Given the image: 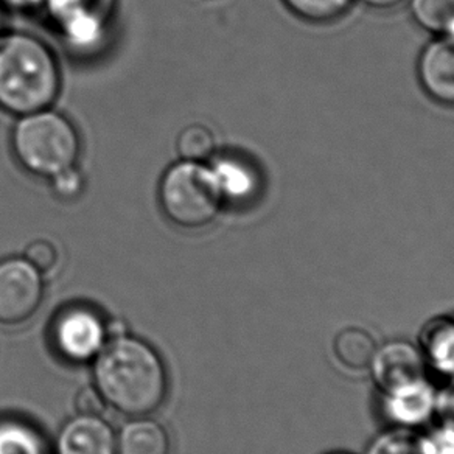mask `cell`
<instances>
[{
  "label": "cell",
  "instance_id": "1",
  "mask_svg": "<svg viewBox=\"0 0 454 454\" xmlns=\"http://www.w3.org/2000/svg\"><path fill=\"white\" fill-rule=\"evenodd\" d=\"M94 386L106 406L123 416H150L167 400L168 373L153 346L125 334L107 340L95 358Z\"/></svg>",
  "mask_w": 454,
  "mask_h": 454
},
{
  "label": "cell",
  "instance_id": "2",
  "mask_svg": "<svg viewBox=\"0 0 454 454\" xmlns=\"http://www.w3.org/2000/svg\"><path fill=\"white\" fill-rule=\"evenodd\" d=\"M61 90V70L41 39L13 33L0 38V109L27 115L51 109Z\"/></svg>",
  "mask_w": 454,
  "mask_h": 454
},
{
  "label": "cell",
  "instance_id": "3",
  "mask_svg": "<svg viewBox=\"0 0 454 454\" xmlns=\"http://www.w3.org/2000/svg\"><path fill=\"white\" fill-rule=\"evenodd\" d=\"M20 164L33 175L53 177L75 167L80 137L75 127L51 109L22 115L12 136Z\"/></svg>",
  "mask_w": 454,
  "mask_h": 454
},
{
  "label": "cell",
  "instance_id": "4",
  "mask_svg": "<svg viewBox=\"0 0 454 454\" xmlns=\"http://www.w3.org/2000/svg\"><path fill=\"white\" fill-rule=\"evenodd\" d=\"M224 201L210 165L179 160L165 171L159 184V202L175 224L198 229L210 224Z\"/></svg>",
  "mask_w": 454,
  "mask_h": 454
},
{
  "label": "cell",
  "instance_id": "5",
  "mask_svg": "<svg viewBox=\"0 0 454 454\" xmlns=\"http://www.w3.org/2000/svg\"><path fill=\"white\" fill-rule=\"evenodd\" d=\"M51 340L64 361L84 364L94 361L106 346V321L94 309L74 305L53 319Z\"/></svg>",
  "mask_w": 454,
  "mask_h": 454
},
{
  "label": "cell",
  "instance_id": "6",
  "mask_svg": "<svg viewBox=\"0 0 454 454\" xmlns=\"http://www.w3.org/2000/svg\"><path fill=\"white\" fill-rule=\"evenodd\" d=\"M44 301L43 274L24 257L0 262V325L18 327L38 313Z\"/></svg>",
  "mask_w": 454,
  "mask_h": 454
},
{
  "label": "cell",
  "instance_id": "7",
  "mask_svg": "<svg viewBox=\"0 0 454 454\" xmlns=\"http://www.w3.org/2000/svg\"><path fill=\"white\" fill-rule=\"evenodd\" d=\"M379 412L387 428L417 433L437 417L439 387L431 377L379 391Z\"/></svg>",
  "mask_w": 454,
  "mask_h": 454
},
{
  "label": "cell",
  "instance_id": "8",
  "mask_svg": "<svg viewBox=\"0 0 454 454\" xmlns=\"http://www.w3.org/2000/svg\"><path fill=\"white\" fill-rule=\"evenodd\" d=\"M367 372L371 373L377 391L429 377L428 366L419 344L403 338L379 344Z\"/></svg>",
  "mask_w": 454,
  "mask_h": 454
},
{
  "label": "cell",
  "instance_id": "9",
  "mask_svg": "<svg viewBox=\"0 0 454 454\" xmlns=\"http://www.w3.org/2000/svg\"><path fill=\"white\" fill-rule=\"evenodd\" d=\"M61 27L64 38L76 47L100 39L111 0H41Z\"/></svg>",
  "mask_w": 454,
  "mask_h": 454
},
{
  "label": "cell",
  "instance_id": "10",
  "mask_svg": "<svg viewBox=\"0 0 454 454\" xmlns=\"http://www.w3.org/2000/svg\"><path fill=\"white\" fill-rule=\"evenodd\" d=\"M423 90L437 103L454 106V38L435 36L423 47L417 63Z\"/></svg>",
  "mask_w": 454,
  "mask_h": 454
},
{
  "label": "cell",
  "instance_id": "11",
  "mask_svg": "<svg viewBox=\"0 0 454 454\" xmlns=\"http://www.w3.org/2000/svg\"><path fill=\"white\" fill-rule=\"evenodd\" d=\"M55 453L117 454V434L100 416L78 414L59 429Z\"/></svg>",
  "mask_w": 454,
  "mask_h": 454
},
{
  "label": "cell",
  "instance_id": "12",
  "mask_svg": "<svg viewBox=\"0 0 454 454\" xmlns=\"http://www.w3.org/2000/svg\"><path fill=\"white\" fill-rule=\"evenodd\" d=\"M429 373L454 380V313H443L425 322L419 340Z\"/></svg>",
  "mask_w": 454,
  "mask_h": 454
},
{
  "label": "cell",
  "instance_id": "13",
  "mask_svg": "<svg viewBox=\"0 0 454 454\" xmlns=\"http://www.w3.org/2000/svg\"><path fill=\"white\" fill-rule=\"evenodd\" d=\"M167 429L148 416L133 417L117 434V454H170Z\"/></svg>",
  "mask_w": 454,
  "mask_h": 454
},
{
  "label": "cell",
  "instance_id": "14",
  "mask_svg": "<svg viewBox=\"0 0 454 454\" xmlns=\"http://www.w3.org/2000/svg\"><path fill=\"white\" fill-rule=\"evenodd\" d=\"M379 342L366 328L348 325L334 334L332 342L333 358L342 369L364 372L372 363Z\"/></svg>",
  "mask_w": 454,
  "mask_h": 454
},
{
  "label": "cell",
  "instance_id": "15",
  "mask_svg": "<svg viewBox=\"0 0 454 454\" xmlns=\"http://www.w3.org/2000/svg\"><path fill=\"white\" fill-rule=\"evenodd\" d=\"M224 200L245 201L259 189V179L243 160L223 158L210 165Z\"/></svg>",
  "mask_w": 454,
  "mask_h": 454
},
{
  "label": "cell",
  "instance_id": "16",
  "mask_svg": "<svg viewBox=\"0 0 454 454\" xmlns=\"http://www.w3.org/2000/svg\"><path fill=\"white\" fill-rule=\"evenodd\" d=\"M412 20L434 36L454 28V0H410Z\"/></svg>",
  "mask_w": 454,
  "mask_h": 454
},
{
  "label": "cell",
  "instance_id": "17",
  "mask_svg": "<svg viewBox=\"0 0 454 454\" xmlns=\"http://www.w3.org/2000/svg\"><path fill=\"white\" fill-rule=\"evenodd\" d=\"M0 454H45L44 442L27 423L0 422Z\"/></svg>",
  "mask_w": 454,
  "mask_h": 454
},
{
  "label": "cell",
  "instance_id": "18",
  "mask_svg": "<svg viewBox=\"0 0 454 454\" xmlns=\"http://www.w3.org/2000/svg\"><path fill=\"white\" fill-rule=\"evenodd\" d=\"M355 0H284L291 13L301 20L325 24L348 13Z\"/></svg>",
  "mask_w": 454,
  "mask_h": 454
},
{
  "label": "cell",
  "instance_id": "19",
  "mask_svg": "<svg viewBox=\"0 0 454 454\" xmlns=\"http://www.w3.org/2000/svg\"><path fill=\"white\" fill-rule=\"evenodd\" d=\"M176 150L183 160L204 162L214 154V134L202 123H192L177 136Z\"/></svg>",
  "mask_w": 454,
  "mask_h": 454
},
{
  "label": "cell",
  "instance_id": "20",
  "mask_svg": "<svg viewBox=\"0 0 454 454\" xmlns=\"http://www.w3.org/2000/svg\"><path fill=\"white\" fill-rule=\"evenodd\" d=\"M419 454H454V423L442 417L416 433Z\"/></svg>",
  "mask_w": 454,
  "mask_h": 454
},
{
  "label": "cell",
  "instance_id": "21",
  "mask_svg": "<svg viewBox=\"0 0 454 454\" xmlns=\"http://www.w3.org/2000/svg\"><path fill=\"white\" fill-rule=\"evenodd\" d=\"M363 454H419L416 433L386 427L367 443Z\"/></svg>",
  "mask_w": 454,
  "mask_h": 454
},
{
  "label": "cell",
  "instance_id": "22",
  "mask_svg": "<svg viewBox=\"0 0 454 454\" xmlns=\"http://www.w3.org/2000/svg\"><path fill=\"white\" fill-rule=\"evenodd\" d=\"M24 259L32 263L41 274L51 272L57 268L59 254L51 241L35 240L26 247Z\"/></svg>",
  "mask_w": 454,
  "mask_h": 454
},
{
  "label": "cell",
  "instance_id": "23",
  "mask_svg": "<svg viewBox=\"0 0 454 454\" xmlns=\"http://www.w3.org/2000/svg\"><path fill=\"white\" fill-rule=\"evenodd\" d=\"M51 184H53L51 185L53 192L59 198H63V200L76 198L82 190V177L75 167L61 171V173H58L55 176L51 177Z\"/></svg>",
  "mask_w": 454,
  "mask_h": 454
},
{
  "label": "cell",
  "instance_id": "24",
  "mask_svg": "<svg viewBox=\"0 0 454 454\" xmlns=\"http://www.w3.org/2000/svg\"><path fill=\"white\" fill-rule=\"evenodd\" d=\"M75 410L82 416H101L106 403L95 386H84L76 394Z\"/></svg>",
  "mask_w": 454,
  "mask_h": 454
},
{
  "label": "cell",
  "instance_id": "25",
  "mask_svg": "<svg viewBox=\"0 0 454 454\" xmlns=\"http://www.w3.org/2000/svg\"><path fill=\"white\" fill-rule=\"evenodd\" d=\"M437 417L454 423V380H448L445 386L439 387Z\"/></svg>",
  "mask_w": 454,
  "mask_h": 454
},
{
  "label": "cell",
  "instance_id": "26",
  "mask_svg": "<svg viewBox=\"0 0 454 454\" xmlns=\"http://www.w3.org/2000/svg\"><path fill=\"white\" fill-rule=\"evenodd\" d=\"M107 338L114 340V338H121L127 333V322L121 319H113V321L106 322Z\"/></svg>",
  "mask_w": 454,
  "mask_h": 454
},
{
  "label": "cell",
  "instance_id": "27",
  "mask_svg": "<svg viewBox=\"0 0 454 454\" xmlns=\"http://www.w3.org/2000/svg\"><path fill=\"white\" fill-rule=\"evenodd\" d=\"M366 4L367 7L375 8V10H391L397 7L403 0H361Z\"/></svg>",
  "mask_w": 454,
  "mask_h": 454
},
{
  "label": "cell",
  "instance_id": "28",
  "mask_svg": "<svg viewBox=\"0 0 454 454\" xmlns=\"http://www.w3.org/2000/svg\"><path fill=\"white\" fill-rule=\"evenodd\" d=\"M324 454H355L350 453V451H344V450H334V451H327V453Z\"/></svg>",
  "mask_w": 454,
  "mask_h": 454
}]
</instances>
